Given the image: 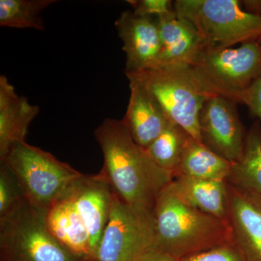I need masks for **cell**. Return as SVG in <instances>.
Returning a JSON list of instances; mask_svg holds the SVG:
<instances>
[{
	"mask_svg": "<svg viewBox=\"0 0 261 261\" xmlns=\"http://www.w3.org/2000/svg\"><path fill=\"white\" fill-rule=\"evenodd\" d=\"M94 136L104 157L100 172L113 192L132 205L154 209L160 194L174 178L172 173L152 161L122 120L106 118Z\"/></svg>",
	"mask_w": 261,
	"mask_h": 261,
	"instance_id": "cell-1",
	"label": "cell"
},
{
	"mask_svg": "<svg viewBox=\"0 0 261 261\" xmlns=\"http://www.w3.org/2000/svg\"><path fill=\"white\" fill-rule=\"evenodd\" d=\"M157 247L179 261L185 257L227 244H233L228 221L187 205L169 185L154 207Z\"/></svg>",
	"mask_w": 261,
	"mask_h": 261,
	"instance_id": "cell-2",
	"label": "cell"
},
{
	"mask_svg": "<svg viewBox=\"0 0 261 261\" xmlns=\"http://www.w3.org/2000/svg\"><path fill=\"white\" fill-rule=\"evenodd\" d=\"M0 163L14 175L25 200L44 211L49 210L84 175L25 142L15 145Z\"/></svg>",
	"mask_w": 261,
	"mask_h": 261,
	"instance_id": "cell-3",
	"label": "cell"
},
{
	"mask_svg": "<svg viewBox=\"0 0 261 261\" xmlns=\"http://www.w3.org/2000/svg\"><path fill=\"white\" fill-rule=\"evenodd\" d=\"M140 82L156 98L170 121L201 141L199 117L211 94L199 83L189 65H161L126 74Z\"/></svg>",
	"mask_w": 261,
	"mask_h": 261,
	"instance_id": "cell-4",
	"label": "cell"
},
{
	"mask_svg": "<svg viewBox=\"0 0 261 261\" xmlns=\"http://www.w3.org/2000/svg\"><path fill=\"white\" fill-rule=\"evenodd\" d=\"M178 17L191 22L207 46L226 49L235 44L260 41L261 17L242 8L239 0H176Z\"/></svg>",
	"mask_w": 261,
	"mask_h": 261,
	"instance_id": "cell-5",
	"label": "cell"
},
{
	"mask_svg": "<svg viewBox=\"0 0 261 261\" xmlns=\"http://www.w3.org/2000/svg\"><path fill=\"white\" fill-rule=\"evenodd\" d=\"M190 68L207 93L236 102L238 96L261 77L260 43H244L236 49L205 46Z\"/></svg>",
	"mask_w": 261,
	"mask_h": 261,
	"instance_id": "cell-6",
	"label": "cell"
},
{
	"mask_svg": "<svg viewBox=\"0 0 261 261\" xmlns=\"http://www.w3.org/2000/svg\"><path fill=\"white\" fill-rule=\"evenodd\" d=\"M47 211L27 200L0 218V247L3 261H80L49 231Z\"/></svg>",
	"mask_w": 261,
	"mask_h": 261,
	"instance_id": "cell-7",
	"label": "cell"
},
{
	"mask_svg": "<svg viewBox=\"0 0 261 261\" xmlns=\"http://www.w3.org/2000/svg\"><path fill=\"white\" fill-rule=\"evenodd\" d=\"M155 247L154 209L132 205L113 192L95 261H137Z\"/></svg>",
	"mask_w": 261,
	"mask_h": 261,
	"instance_id": "cell-8",
	"label": "cell"
},
{
	"mask_svg": "<svg viewBox=\"0 0 261 261\" xmlns=\"http://www.w3.org/2000/svg\"><path fill=\"white\" fill-rule=\"evenodd\" d=\"M236 105L213 94L204 102L199 117L202 143L231 163L243 156L247 136Z\"/></svg>",
	"mask_w": 261,
	"mask_h": 261,
	"instance_id": "cell-9",
	"label": "cell"
},
{
	"mask_svg": "<svg viewBox=\"0 0 261 261\" xmlns=\"http://www.w3.org/2000/svg\"><path fill=\"white\" fill-rule=\"evenodd\" d=\"M115 25L126 54L125 74L157 66L161 47L157 18L126 10L120 15Z\"/></svg>",
	"mask_w": 261,
	"mask_h": 261,
	"instance_id": "cell-10",
	"label": "cell"
},
{
	"mask_svg": "<svg viewBox=\"0 0 261 261\" xmlns=\"http://www.w3.org/2000/svg\"><path fill=\"white\" fill-rule=\"evenodd\" d=\"M113 190L102 173L83 175L65 194L88 230L95 255L107 225Z\"/></svg>",
	"mask_w": 261,
	"mask_h": 261,
	"instance_id": "cell-11",
	"label": "cell"
},
{
	"mask_svg": "<svg viewBox=\"0 0 261 261\" xmlns=\"http://www.w3.org/2000/svg\"><path fill=\"white\" fill-rule=\"evenodd\" d=\"M127 78L129 81L130 97L122 121L134 140L146 149L171 121L159 101L143 84L134 77Z\"/></svg>",
	"mask_w": 261,
	"mask_h": 261,
	"instance_id": "cell-12",
	"label": "cell"
},
{
	"mask_svg": "<svg viewBox=\"0 0 261 261\" xmlns=\"http://www.w3.org/2000/svg\"><path fill=\"white\" fill-rule=\"evenodd\" d=\"M226 184L233 243L245 261H261V209L246 192Z\"/></svg>",
	"mask_w": 261,
	"mask_h": 261,
	"instance_id": "cell-13",
	"label": "cell"
},
{
	"mask_svg": "<svg viewBox=\"0 0 261 261\" xmlns=\"http://www.w3.org/2000/svg\"><path fill=\"white\" fill-rule=\"evenodd\" d=\"M39 107L18 95L5 75L0 76V160L17 144L25 142L29 127Z\"/></svg>",
	"mask_w": 261,
	"mask_h": 261,
	"instance_id": "cell-14",
	"label": "cell"
},
{
	"mask_svg": "<svg viewBox=\"0 0 261 261\" xmlns=\"http://www.w3.org/2000/svg\"><path fill=\"white\" fill-rule=\"evenodd\" d=\"M157 21L161 46L157 66H190L207 46L205 39L191 22L177 15Z\"/></svg>",
	"mask_w": 261,
	"mask_h": 261,
	"instance_id": "cell-15",
	"label": "cell"
},
{
	"mask_svg": "<svg viewBox=\"0 0 261 261\" xmlns=\"http://www.w3.org/2000/svg\"><path fill=\"white\" fill-rule=\"evenodd\" d=\"M46 219L53 236L77 260H95L88 230L68 197L51 206Z\"/></svg>",
	"mask_w": 261,
	"mask_h": 261,
	"instance_id": "cell-16",
	"label": "cell"
},
{
	"mask_svg": "<svg viewBox=\"0 0 261 261\" xmlns=\"http://www.w3.org/2000/svg\"><path fill=\"white\" fill-rule=\"evenodd\" d=\"M169 187L174 195L187 205L228 221L226 181L177 176L173 178Z\"/></svg>",
	"mask_w": 261,
	"mask_h": 261,
	"instance_id": "cell-17",
	"label": "cell"
},
{
	"mask_svg": "<svg viewBox=\"0 0 261 261\" xmlns=\"http://www.w3.org/2000/svg\"><path fill=\"white\" fill-rule=\"evenodd\" d=\"M233 163L190 137L174 173L177 176L226 181Z\"/></svg>",
	"mask_w": 261,
	"mask_h": 261,
	"instance_id": "cell-18",
	"label": "cell"
},
{
	"mask_svg": "<svg viewBox=\"0 0 261 261\" xmlns=\"http://www.w3.org/2000/svg\"><path fill=\"white\" fill-rule=\"evenodd\" d=\"M226 182L261 196V126L256 121L247 132L243 156L233 163Z\"/></svg>",
	"mask_w": 261,
	"mask_h": 261,
	"instance_id": "cell-19",
	"label": "cell"
},
{
	"mask_svg": "<svg viewBox=\"0 0 261 261\" xmlns=\"http://www.w3.org/2000/svg\"><path fill=\"white\" fill-rule=\"evenodd\" d=\"M190 137L182 127L170 121L161 135L145 150L158 166L172 173L174 177Z\"/></svg>",
	"mask_w": 261,
	"mask_h": 261,
	"instance_id": "cell-20",
	"label": "cell"
},
{
	"mask_svg": "<svg viewBox=\"0 0 261 261\" xmlns=\"http://www.w3.org/2000/svg\"><path fill=\"white\" fill-rule=\"evenodd\" d=\"M56 0H0V25L44 31L41 13Z\"/></svg>",
	"mask_w": 261,
	"mask_h": 261,
	"instance_id": "cell-21",
	"label": "cell"
},
{
	"mask_svg": "<svg viewBox=\"0 0 261 261\" xmlns=\"http://www.w3.org/2000/svg\"><path fill=\"white\" fill-rule=\"evenodd\" d=\"M24 200L23 192L14 175L5 163H0V218L14 210Z\"/></svg>",
	"mask_w": 261,
	"mask_h": 261,
	"instance_id": "cell-22",
	"label": "cell"
},
{
	"mask_svg": "<svg viewBox=\"0 0 261 261\" xmlns=\"http://www.w3.org/2000/svg\"><path fill=\"white\" fill-rule=\"evenodd\" d=\"M132 11L142 16L157 19L176 15L173 2L170 0H128Z\"/></svg>",
	"mask_w": 261,
	"mask_h": 261,
	"instance_id": "cell-23",
	"label": "cell"
},
{
	"mask_svg": "<svg viewBox=\"0 0 261 261\" xmlns=\"http://www.w3.org/2000/svg\"><path fill=\"white\" fill-rule=\"evenodd\" d=\"M179 261H245L241 252L233 244L221 245L198 252Z\"/></svg>",
	"mask_w": 261,
	"mask_h": 261,
	"instance_id": "cell-24",
	"label": "cell"
},
{
	"mask_svg": "<svg viewBox=\"0 0 261 261\" xmlns=\"http://www.w3.org/2000/svg\"><path fill=\"white\" fill-rule=\"evenodd\" d=\"M236 102L246 106L250 115L261 122V77L238 96Z\"/></svg>",
	"mask_w": 261,
	"mask_h": 261,
	"instance_id": "cell-25",
	"label": "cell"
},
{
	"mask_svg": "<svg viewBox=\"0 0 261 261\" xmlns=\"http://www.w3.org/2000/svg\"><path fill=\"white\" fill-rule=\"evenodd\" d=\"M137 261H178L157 247L146 252Z\"/></svg>",
	"mask_w": 261,
	"mask_h": 261,
	"instance_id": "cell-26",
	"label": "cell"
},
{
	"mask_svg": "<svg viewBox=\"0 0 261 261\" xmlns=\"http://www.w3.org/2000/svg\"><path fill=\"white\" fill-rule=\"evenodd\" d=\"M244 10L250 14L261 17V0H243Z\"/></svg>",
	"mask_w": 261,
	"mask_h": 261,
	"instance_id": "cell-27",
	"label": "cell"
},
{
	"mask_svg": "<svg viewBox=\"0 0 261 261\" xmlns=\"http://www.w3.org/2000/svg\"><path fill=\"white\" fill-rule=\"evenodd\" d=\"M243 191H245V190H243ZM246 192L247 195H248L249 197H250V198L255 202V204H256V205L261 209V196L257 195V194L252 193V192Z\"/></svg>",
	"mask_w": 261,
	"mask_h": 261,
	"instance_id": "cell-28",
	"label": "cell"
},
{
	"mask_svg": "<svg viewBox=\"0 0 261 261\" xmlns=\"http://www.w3.org/2000/svg\"><path fill=\"white\" fill-rule=\"evenodd\" d=\"M259 42H260V44H261V38H260V41H259Z\"/></svg>",
	"mask_w": 261,
	"mask_h": 261,
	"instance_id": "cell-29",
	"label": "cell"
}]
</instances>
